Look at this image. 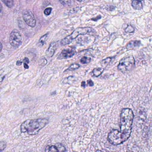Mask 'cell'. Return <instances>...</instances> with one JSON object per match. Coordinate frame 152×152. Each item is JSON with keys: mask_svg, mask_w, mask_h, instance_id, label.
Masks as SVG:
<instances>
[{"mask_svg": "<svg viewBox=\"0 0 152 152\" xmlns=\"http://www.w3.org/2000/svg\"><path fill=\"white\" fill-rule=\"evenodd\" d=\"M120 117V131L113 129L108 135V140L112 145L125 142L130 137L132 132L134 117L132 110L129 108L123 109Z\"/></svg>", "mask_w": 152, "mask_h": 152, "instance_id": "6da1fadb", "label": "cell"}, {"mask_svg": "<svg viewBox=\"0 0 152 152\" xmlns=\"http://www.w3.org/2000/svg\"><path fill=\"white\" fill-rule=\"evenodd\" d=\"M48 122V119L46 118L27 120L21 124V131L30 135L37 134Z\"/></svg>", "mask_w": 152, "mask_h": 152, "instance_id": "7a4b0ae2", "label": "cell"}, {"mask_svg": "<svg viewBox=\"0 0 152 152\" xmlns=\"http://www.w3.org/2000/svg\"><path fill=\"white\" fill-rule=\"evenodd\" d=\"M135 61L133 56H129L123 58L120 61L118 69L123 73L130 71L134 68Z\"/></svg>", "mask_w": 152, "mask_h": 152, "instance_id": "3957f363", "label": "cell"}, {"mask_svg": "<svg viewBox=\"0 0 152 152\" xmlns=\"http://www.w3.org/2000/svg\"><path fill=\"white\" fill-rule=\"evenodd\" d=\"M91 28H78L74 30V32L62 40L61 44L62 45H66L71 43L74 39H76L79 35L86 34L92 31Z\"/></svg>", "mask_w": 152, "mask_h": 152, "instance_id": "277c9868", "label": "cell"}, {"mask_svg": "<svg viewBox=\"0 0 152 152\" xmlns=\"http://www.w3.org/2000/svg\"><path fill=\"white\" fill-rule=\"evenodd\" d=\"M10 42L14 47H18L22 42V37L20 33L18 30L14 29L10 34Z\"/></svg>", "mask_w": 152, "mask_h": 152, "instance_id": "5b68a950", "label": "cell"}, {"mask_svg": "<svg viewBox=\"0 0 152 152\" xmlns=\"http://www.w3.org/2000/svg\"><path fill=\"white\" fill-rule=\"evenodd\" d=\"M23 18L24 21L29 26L34 27L35 26L36 21L34 14L31 11L29 10L25 11L23 14Z\"/></svg>", "mask_w": 152, "mask_h": 152, "instance_id": "8992f818", "label": "cell"}, {"mask_svg": "<svg viewBox=\"0 0 152 152\" xmlns=\"http://www.w3.org/2000/svg\"><path fill=\"white\" fill-rule=\"evenodd\" d=\"M76 50L73 48H68L62 51L58 58L60 59L69 58L73 57L76 54Z\"/></svg>", "mask_w": 152, "mask_h": 152, "instance_id": "52a82bcc", "label": "cell"}, {"mask_svg": "<svg viewBox=\"0 0 152 152\" xmlns=\"http://www.w3.org/2000/svg\"><path fill=\"white\" fill-rule=\"evenodd\" d=\"M46 152H66V147L62 144L58 143L54 145L48 146L46 150Z\"/></svg>", "mask_w": 152, "mask_h": 152, "instance_id": "ba28073f", "label": "cell"}, {"mask_svg": "<svg viewBox=\"0 0 152 152\" xmlns=\"http://www.w3.org/2000/svg\"><path fill=\"white\" fill-rule=\"evenodd\" d=\"M56 47V43H52L50 45L49 48L47 51V55L49 57H51L53 55L55 52Z\"/></svg>", "mask_w": 152, "mask_h": 152, "instance_id": "9c48e42d", "label": "cell"}, {"mask_svg": "<svg viewBox=\"0 0 152 152\" xmlns=\"http://www.w3.org/2000/svg\"><path fill=\"white\" fill-rule=\"evenodd\" d=\"M132 5L135 10H140L142 8V3L139 0H134L132 1Z\"/></svg>", "mask_w": 152, "mask_h": 152, "instance_id": "30bf717a", "label": "cell"}, {"mask_svg": "<svg viewBox=\"0 0 152 152\" xmlns=\"http://www.w3.org/2000/svg\"><path fill=\"white\" fill-rule=\"evenodd\" d=\"M141 45V42L139 41H132L129 42L127 45L126 47L128 49H132L135 47L139 46Z\"/></svg>", "mask_w": 152, "mask_h": 152, "instance_id": "8fae6325", "label": "cell"}, {"mask_svg": "<svg viewBox=\"0 0 152 152\" xmlns=\"http://www.w3.org/2000/svg\"><path fill=\"white\" fill-rule=\"evenodd\" d=\"M104 71V69L103 68L95 69L93 70L92 73L95 77H98L102 74Z\"/></svg>", "mask_w": 152, "mask_h": 152, "instance_id": "7c38bea8", "label": "cell"}, {"mask_svg": "<svg viewBox=\"0 0 152 152\" xmlns=\"http://www.w3.org/2000/svg\"><path fill=\"white\" fill-rule=\"evenodd\" d=\"M9 8H12L13 6L14 2L13 0H1Z\"/></svg>", "mask_w": 152, "mask_h": 152, "instance_id": "4fadbf2b", "label": "cell"}, {"mask_svg": "<svg viewBox=\"0 0 152 152\" xmlns=\"http://www.w3.org/2000/svg\"><path fill=\"white\" fill-rule=\"evenodd\" d=\"M60 2L65 6H70L71 5L73 0H59Z\"/></svg>", "mask_w": 152, "mask_h": 152, "instance_id": "5bb4252c", "label": "cell"}, {"mask_svg": "<svg viewBox=\"0 0 152 152\" xmlns=\"http://www.w3.org/2000/svg\"><path fill=\"white\" fill-rule=\"evenodd\" d=\"M47 36H48V34H46L41 37L39 41V44L40 46H43V45L46 38H47Z\"/></svg>", "mask_w": 152, "mask_h": 152, "instance_id": "9a60e30c", "label": "cell"}, {"mask_svg": "<svg viewBox=\"0 0 152 152\" xmlns=\"http://www.w3.org/2000/svg\"><path fill=\"white\" fill-rule=\"evenodd\" d=\"M91 61V58L84 57L80 60V62L83 64H87V63H90Z\"/></svg>", "mask_w": 152, "mask_h": 152, "instance_id": "2e32d148", "label": "cell"}, {"mask_svg": "<svg viewBox=\"0 0 152 152\" xmlns=\"http://www.w3.org/2000/svg\"><path fill=\"white\" fill-rule=\"evenodd\" d=\"M80 67V66L79 64H74L73 65H71L70 67H69L68 69V70H69V71H73V70H76V69H78Z\"/></svg>", "mask_w": 152, "mask_h": 152, "instance_id": "e0dca14e", "label": "cell"}, {"mask_svg": "<svg viewBox=\"0 0 152 152\" xmlns=\"http://www.w3.org/2000/svg\"><path fill=\"white\" fill-rule=\"evenodd\" d=\"M112 58H108L105 59L104 60L101 61L102 65L103 66H106L108 65L109 63L110 62Z\"/></svg>", "mask_w": 152, "mask_h": 152, "instance_id": "ac0fdd59", "label": "cell"}, {"mask_svg": "<svg viewBox=\"0 0 152 152\" xmlns=\"http://www.w3.org/2000/svg\"><path fill=\"white\" fill-rule=\"evenodd\" d=\"M134 31V28L131 26H128L126 29V32L127 33H132Z\"/></svg>", "mask_w": 152, "mask_h": 152, "instance_id": "d6986e66", "label": "cell"}, {"mask_svg": "<svg viewBox=\"0 0 152 152\" xmlns=\"http://www.w3.org/2000/svg\"><path fill=\"white\" fill-rule=\"evenodd\" d=\"M6 147V144L4 142H0V152H2Z\"/></svg>", "mask_w": 152, "mask_h": 152, "instance_id": "ffe728a7", "label": "cell"}, {"mask_svg": "<svg viewBox=\"0 0 152 152\" xmlns=\"http://www.w3.org/2000/svg\"><path fill=\"white\" fill-rule=\"evenodd\" d=\"M52 8L51 7H49V8H46L45 10L44 11V13L45 15H49L51 14V12Z\"/></svg>", "mask_w": 152, "mask_h": 152, "instance_id": "44dd1931", "label": "cell"}, {"mask_svg": "<svg viewBox=\"0 0 152 152\" xmlns=\"http://www.w3.org/2000/svg\"><path fill=\"white\" fill-rule=\"evenodd\" d=\"M87 83H88V85H89L90 86H94L93 82L91 80H87Z\"/></svg>", "mask_w": 152, "mask_h": 152, "instance_id": "7402d4cb", "label": "cell"}, {"mask_svg": "<svg viewBox=\"0 0 152 152\" xmlns=\"http://www.w3.org/2000/svg\"><path fill=\"white\" fill-rule=\"evenodd\" d=\"M23 61H24V63L28 64V63H29V60L27 58H26L23 60Z\"/></svg>", "mask_w": 152, "mask_h": 152, "instance_id": "603a6c76", "label": "cell"}, {"mask_svg": "<svg viewBox=\"0 0 152 152\" xmlns=\"http://www.w3.org/2000/svg\"><path fill=\"white\" fill-rule=\"evenodd\" d=\"M96 152H109L107 150H105V149H102L101 150H97Z\"/></svg>", "mask_w": 152, "mask_h": 152, "instance_id": "cb8c5ba5", "label": "cell"}, {"mask_svg": "<svg viewBox=\"0 0 152 152\" xmlns=\"http://www.w3.org/2000/svg\"><path fill=\"white\" fill-rule=\"evenodd\" d=\"M2 6L1 4H0V17L1 16L2 13Z\"/></svg>", "mask_w": 152, "mask_h": 152, "instance_id": "d4e9b609", "label": "cell"}, {"mask_svg": "<svg viewBox=\"0 0 152 152\" xmlns=\"http://www.w3.org/2000/svg\"><path fill=\"white\" fill-rule=\"evenodd\" d=\"M24 68L26 69H28L29 68V66H28L27 64H26V63H24Z\"/></svg>", "mask_w": 152, "mask_h": 152, "instance_id": "484cf974", "label": "cell"}, {"mask_svg": "<svg viewBox=\"0 0 152 152\" xmlns=\"http://www.w3.org/2000/svg\"><path fill=\"white\" fill-rule=\"evenodd\" d=\"M22 62L21 61H18L17 62V63H16V65H17V66H21V64H22Z\"/></svg>", "mask_w": 152, "mask_h": 152, "instance_id": "4316f807", "label": "cell"}, {"mask_svg": "<svg viewBox=\"0 0 152 152\" xmlns=\"http://www.w3.org/2000/svg\"><path fill=\"white\" fill-rule=\"evenodd\" d=\"M4 78V76H0V82H1V81H2Z\"/></svg>", "mask_w": 152, "mask_h": 152, "instance_id": "83f0119b", "label": "cell"}, {"mask_svg": "<svg viewBox=\"0 0 152 152\" xmlns=\"http://www.w3.org/2000/svg\"><path fill=\"white\" fill-rule=\"evenodd\" d=\"M81 86L83 87H85L86 84L85 82L84 81H83V82H82V83H81Z\"/></svg>", "mask_w": 152, "mask_h": 152, "instance_id": "f1b7e54d", "label": "cell"}, {"mask_svg": "<svg viewBox=\"0 0 152 152\" xmlns=\"http://www.w3.org/2000/svg\"><path fill=\"white\" fill-rule=\"evenodd\" d=\"M101 18V17H100V18H95L92 19V20H94V21H97V20H98L100 19Z\"/></svg>", "mask_w": 152, "mask_h": 152, "instance_id": "f546056e", "label": "cell"}, {"mask_svg": "<svg viewBox=\"0 0 152 152\" xmlns=\"http://www.w3.org/2000/svg\"><path fill=\"white\" fill-rule=\"evenodd\" d=\"M2 49V45L1 43L0 42V52L1 51Z\"/></svg>", "mask_w": 152, "mask_h": 152, "instance_id": "4dcf8cb0", "label": "cell"}, {"mask_svg": "<svg viewBox=\"0 0 152 152\" xmlns=\"http://www.w3.org/2000/svg\"><path fill=\"white\" fill-rule=\"evenodd\" d=\"M77 1H79V2H81V1H82V0H77Z\"/></svg>", "mask_w": 152, "mask_h": 152, "instance_id": "1f68e13d", "label": "cell"}]
</instances>
